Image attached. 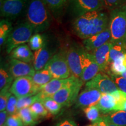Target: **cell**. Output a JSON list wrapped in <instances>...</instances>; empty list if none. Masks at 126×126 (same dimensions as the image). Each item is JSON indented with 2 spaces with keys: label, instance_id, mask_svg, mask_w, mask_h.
<instances>
[{
  "label": "cell",
  "instance_id": "1",
  "mask_svg": "<svg viewBox=\"0 0 126 126\" xmlns=\"http://www.w3.org/2000/svg\"><path fill=\"white\" fill-rule=\"evenodd\" d=\"M109 17L101 10L87 12L79 16L73 23L75 34L82 39H86L107 29Z\"/></svg>",
  "mask_w": 126,
  "mask_h": 126
},
{
  "label": "cell",
  "instance_id": "2",
  "mask_svg": "<svg viewBox=\"0 0 126 126\" xmlns=\"http://www.w3.org/2000/svg\"><path fill=\"white\" fill-rule=\"evenodd\" d=\"M48 9L43 0H30L26 10L27 21L36 33L49 28L51 16Z\"/></svg>",
  "mask_w": 126,
  "mask_h": 126
},
{
  "label": "cell",
  "instance_id": "3",
  "mask_svg": "<svg viewBox=\"0 0 126 126\" xmlns=\"http://www.w3.org/2000/svg\"><path fill=\"white\" fill-rule=\"evenodd\" d=\"M109 28L111 42H126V5L110 11Z\"/></svg>",
  "mask_w": 126,
  "mask_h": 126
},
{
  "label": "cell",
  "instance_id": "4",
  "mask_svg": "<svg viewBox=\"0 0 126 126\" xmlns=\"http://www.w3.org/2000/svg\"><path fill=\"white\" fill-rule=\"evenodd\" d=\"M83 83L80 78L71 75L69 82L51 97L62 106H71L76 102Z\"/></svg>",
  "mask_w": 126,
  "mask_h": 126
},
{
  "label": "cell",
  "instance_id": "5",
  "mask_svg": "<svg viewBox=\"0 0 126 126\" xmlns=\"http://www.w3.org/2000/svg\"><path fill=\"white\" fill-rule=\"evenodd\" d=\"M33 32V28L28 21L18 25L12 30L6 42L7 53L9 54L16 47L29 42Z\"/></svg>",
  "mask_w": 126,
  "mask_h": 126
},
{
  "label": "cell",
  "instance_id": "6",
  "mask_svg": "<svg viewBox=\"0 0 126 126\" xmlns=\"http://www.w3.org/2000/svg\"><path fill=\"white\" fill-rule=\"evenodd\" d=\"M45 68L49 71L53 79H67L71 76L65 52L52 56Z\"/></svg>",
  "mask_w": 126,
  "mask_h": 126
},
{
  "label": "cell",
  "instance_id": "7",
  "mask_svg": "<svg viewBox=\"0 0 126 126\" xmlns=\"http://www.w3.org/2000/svg\"><path fill=\"white\" fill-rule=\"evenodd\" d=\"M9 91L19 99L39 94L40 90L34 84L32 77H23L15 79Z\"/></svg>",
  "mask_w": 126,
  "mask_h": 126
},
{
  "label": "cell",
  "instance_id": "8",
  "mask_svg": "<svg viewBox=\"0 0 126 126\" xmlns=\"http://www.w3.org/2000/svg\"><path fill=\"white\" fill-rule=\"evenodd\" d=\"M86 50L83 47L72 46L65 52L71 75L80 78L83 71V61Z\"/></svg>",
  "mask_w": 126,
  "mask_h": 126
},
{
  "label": "cell",
  "instance_id": "9",
  "mask_svg": "<svg viewBox=\"0 0 126 126\" xmlns=\"http://www.w3.org/2000/svg\"><path fill=\"white\" fill-rule=\"evenodd\" d=\"M85 88L96 89L102 94H111L119 88L110 76L105 72H100L92 79L85 83Z\"/></svg>",
  "mask_w": 126,
  "mask_h": 126
},
{
  "label": "cell",
  "instance_id": "10",
  "mask_svg": "<svg viewBox=\"0 0 126 126\" xmlns=\"http://www.w3.org/2000/svg\"><path fill=\"white\" fill-rule=\"evenodd\" d=\"M70 5L77 17L87 12L100 11L103 7L102 0H71Z\"/></svg>",
  "mask_w": 126,
  "mask_h": 126
},
{
  "label": "cell",
  "instance_id": "11",
  "mask_svg": "<svg viewBox=\"0 0 126 126\" xmlns=\"http://www.w3.org/2000/svg\"><path fill=\"white\" fill-rule=\"evenodd\" d=\"M102 93L96 89L85 88L79 94L75 107L83 109L88 107L97 105L102 96Z\"/></svg>",
  "mask_w": 126,
  "mask_h": 126
},
{
  "label": "cell",
  "instance_id": "12",
  "mask_svg": "<svg viewBox=\"0 0 126 126\" xmlns=\"http://www.w3.org/2000/svg\"><path fill=\"white\" fill-rule=\"evenodd\" d=\"M8 70L15 79L19 77H32L36 72L33 65L12 57L9 61Z\"/></svg>",
  "mask_w": 126,
  "mask_h": 126
},
{
  "label": "cell",
  "instance_id": "13",
  "mask_svg": "<svg viewBox=\"0 0 126 126\" xmlns=\"http://www.w3.org/2000/svg\"><path fill=\"white\" fill-rule=\"evenodd\" d=\"M28 0H4L1 2V16L15 18L20 15L26 6Z\"/></svg>",
  "mask_w": 126,
  "mask_h": 126
},
{
  "label": "cell",
  "instance_id": "14",
  "mask_svg": "<svg viewBox=\"0 0 126 126\" xmlns=\"http://www.w3.org/2000/svg\"><path fill=\"white\" fill-rule=\"evenodd\" d=\"M111 40L109 28L83 41V48L88 52H92Z\"/></svg>",
  "mask_w": 126,
  "mask_h": 126
},
{
  "label": "cell",
  "instance_id": "15",
  "mask_svg": "<svg viewBox=\"0 0 126 126\" xmlns=\"http://www.w3.org/2000/svg\"><path fill=\"white\" fill-rule=\"evenodd\" d=\"M112 44L110 40L91 53L94 57V60L98 64L102 72H109L110 51Z\"/></svg>",
  "mask_w": 126,
  "mask_h": 126
},
{
  "label": "cell",
  "instance_id": "16",
  "mask_svg": "<svg viewBox=\"0 0 126 126\" xmlns=\"http://www.w3.org/2000/svg\"><path fill=\"white\" fill-rule=\"evenodd\" d=\"M70 81V77L67 79H53L41 88L39 93L40 101L45 97H51L65 86Z\"/></svg>",
  "mask_w": 126,
  "mask_h": 126
},
{
  "label": "cell",
  "instance_id": "17",
  "mask_svg": "<svg viewBox=\"0 0 126 126\" xmlns=\"http://www.w3.org/2000/svg\"><path fill=\"white\" fill-rule=\"evenodd\" d=\"M51 52L47 47L46 43L40 49L34 52L33 65L36 71L45 68L51 58Z\"/></svg>",
  "mask_w": 126,
  "mask_h": 126
},
{
  "label": "cell",
  "instance_id": "18",
  "mask_svg": "<svg viewBox=\"0 0 126 126\" xmlns=\"http://www.w3.org/2000/svg\"><path fill=\"white\" fill-rule=\"evenodd\" d=\"M11 57L23 62L29 63L33 61L34 54H33L29 45L23 44L12 50Z\"/></svg>",
  "mask_w": 126,
  "mask_h": 126
},
{
  "label": "cell",
  "instance_id": "19",
  "mask_svg": "<svg viewBox=\"0 0 126 126\" xmlns=\"http://www.w3.org/2000/svg\"><path fill=\"white\" fill-rule=\"evenodd\" d=\"M97 106L101 112L103 113H110L116 110V100L111 94H102Z\"/></svg>",
  "mask_w": 126,
  "mask_h": 126
},
{
  "label": "cell",
  "instance_id": "20",
  "mask_svg": "<svg viewBox=\"0 0 126 126\" xmlns=\"http://www.w3.org/2000/svg\"><path fill=\"white\" fill-rule=\"evenodd\" d=\"M32 78L34 84L40 90L44 85L49 82L53 79L49 71L47 70L46 68L36 71Z\"/></svg>",
  "mask_w": 126,
  "mask_h": 126
},
{
  "label": "cell",
  "instance_id": "21",
  "mask_svg": "<svg viewBox=\"0 0 126 126\" xmlns=\"http://www.w3.org/2000/svg\"><path fill=\"white\" fill-rule=\"evenodd\" d=\"M100 72L102 71L100 67L94 60L89 65L83 69L80 79L83 82H87L92 79Z\"/></svg>",
  "mask_w": 126,
  "mask_h": 126
},
{
  "label": "cell",
  "instance_id": "22",
  "mask_svg": "<svg viewBox=\"0 0 126 126\" xmlns=\"http://www.w3.org/2000/svg\"><path fill=\"white\" fill-rule=\"evenodd\" d=\"M112 43L110 51V64L116 59L124 57L126 54V42L122 41L112 42Z\"/></svg>",
  "mask_w": 126,
  "mask_h": 126
},
{
  "label": "cell",
  "instance_id": "23",
  "mask_svg": "<svg viewBox=\"0 0 126 126\" xmlns=\"http://www.w3.org/2000/svg\"><path fill=\"white\" fill-rule=\"evenodd\" d=\"M17 114L21 119L24 126H34L38 122V120L33 116L29 108L19 110L17 111Z\"/></svg>",
  "mask_w": 126,
  "mask_h": 126
},
{
  "label": "cell",
  "instance_id": "24",
  "mask_svg": "<svg viewBox=\"0 0 126 126\" xmlns=\"http://www.w3.org/2000/svg\"><path fill=\"white\" fill-rule=\"evenodd\" d=\"M109 123L119 126H126V111L119 110L105 116Z\"/></svg>",
  "mask_w": 126,
  "mask_h": 126
},
{
  "label": "cell",
  "instance_id": "25",
  "mask_svg": "<svg viewBox=\"0 0 126 126\" xmlns=\"http://www.w3.org/2000/svg\"><path fill=\"white\" fill-rule=\"evenodd\" d=\"M12 23L6 19H3L0 22V45L5 44L8 37L12 31Z\"/></svg>",
  "mask_w": 126,
  "mask_h": 126
},
{
  "label": "cell",
  "instance_id": "26",
  "mask_svg": "<svg viewBox=\"0 0 126 126\" xmlns=\"http://www.w3.org/2000/svg\"><path fill=\"white\" fill-rule=\"evenodd\" d=\"M40 101L49 113L53 115L57 114L60 111L63 107L51 97H45L42 99Z\"/></svg>",
  "mask_w": 126,
  "mask_h": 126
},
{
  "label": "cell",
  "instance_id": "27",
  "mask_svg": "<svg viewBox=\"0 0 126 126\" xmlns=\"http://www.w3.org/2000/svg\"><path fill=\"white\" fill-rule=\"evenodd\" d=\"M14 78L9 73V70L1 66L0 69V89L10 88L13 83Z\"/></svg>",
  "mask_w": 126,
  "mask_h": 126
},
{
  "label": "cell",
  "instance_id": "28",
  "mask_svg": "<svg viewBox=\"0 0 126 126\" xmlns=\"http://www.w3.org/2000/svg\"><path fill=\"white\" fill-rule=\"evenodd\" d=\"M123 57L119 58L110 63V71L109 72L110 74L120 76L125 71L126 67L124 64Z\"/></svg>",
  "mask_w": 126,
  "mask_h": 126
},
{
  "label": "cell",
  "instance_id": "29",
  "mask_svg": "<svg viewBox=\"0 0 126 126\" xmlns=\"http://www.w3.org/2000/svg\"><path fill=\"white\" fill-rule=\"evenodd\" d=\"M32 113L37 120L42 118H45L48 116L49 112L44 106L41 101H37L29 107Z\"/></svg>",
  "mask_w": 126,
  "mask_h": 126
},
{
  "label": "cell",
  "instance_id": "30",
  "mask_svg": "<svg viewBox=\"0 0 126 126\" xmlns=\"http://www.w3.org/2000/svg\"><path fill=\"white\" fill-rule=\"evenodd\" d=\"M37 101H40V97L38 94L33 96L19 98L17 102V110L18 111L21 109L29 108Z\"/></svg>",
  "mask_w": 126,
  "mask_h": 126
},
{
  "label": "cell",
  "instance_id": "31",
  "mask_svg": "<svg viewBox=\"0 0 126 126\" xmlns=\"http://www.w3.org/2000/svg\"><path fill=\"white\" fill-rule=\"evenodd\" d=\"M83 112L85 114L86 119L93 123L97 122L102 117L100 116V110L97 105L83 109Z\"/></svg>",
  "mask_w": 126,
  "mask_h": 126
},
{
  "label": "cell",
  "instance_id": "32",
  "mask_svg": "<svg viewBox=\"0 0 126 126\" xmlns=\"http://www.w3.org/2000/svg\"><path fill=\"white\" fill-rule=\"evenodd\" d=\"M43 37L39 33H35L31 37L29 41V46L32 50L37 51L40 49L45 45Z\"/></svg>",
  "mask_w": 126,
  "mask_h": 126
},
{
  "label": "cell",
  "instance_id": "33",
  "mask_svg": "<svg viewBox=\"0 0 126 126\" xmlns=\"http://www.w3.org/2000/svg\"><path fill=\"white\" fill-rule=\"evenodd\" d=\"M111 94L116 100V106L115 111L123 110L124 103L126 102V93L119 89Z\"/></svg>",
  "mask_w": 126,
  "mask_h": 126
},
{
  "label": "cell",
  "instance_id": "34",
  "mask_svg": "<svg viewBox=\"0 0 126 126\" xmlns=\"http://www.w3.org/2000/svg\"><path fill=\"white\" fill-rule=\"evenodd\" d=\"M103 7L110 11L126 5V0H102Z\"/></svg>",
  "mask_w": 126,
  "mask_h": 126
},
{
  "label": "cell",
  "instance_id": "35",
  "mask_svg": "<svg viewBox=\"0 0 126 126\" xmlns=\"http://www.w3.org/2000/svg\"><path fill=\"white\" fill-rule=\"evenodd\" d=\"M10 88H5L1 90L0 92V111H3L6 110L8 102L11 96V92L9 91Z\"/></svg>",
  "mask_w": 126,
  "mask_h": 126
},
{
  "label": "cell",
  "instance_id": "36",
  "mask_svg": "<svg viewBox=\"0 0 126 126\" xmlns=\"http://www.w3.org/2000/svg\"><path fill=\"white\" fill-rule=\"evenodd\" d=\"M47 7L53 11H59L64 7L67 0H43Z\"/></svg>",
  "mask_w": 126,
  "mask_h": 126
},
{
  "label": "cell",
  "instance_id": "37",
  "mask_svg": "<svg viewBox=\"0 0 126 126\" xmlns=\"http://www.w3.org/2000/svg\"><path fill=\"white\" fill-rule=\"evenodd\" d=\"M17 102H18V98L12 94L9 97L8 102L7 109H6V110L8 111L9 115L16 114L17 113V111H18Z\"/></svg>",
  "mask_w": 126,
  "mask_h": 126
},
{
  "label": "cell",
  "instance_id": "38",
  "mask_svg": "<svg viewBox=\"0 0 126 126\" xmlns=\"http://www.w3.org/2000/svg\"><path fill=\"white\" fill-rule=\"evenodd\" d=\"M110 75V78L116 83L119 90L123 91V92L126 93V79L123 77L117 76L112 74Z\"/></svg>",
  "mask_w": 126,
  "mask_h": 126
},
{
  "label": "cell",
  "instance_id": "39",
  "mask_svg": "<svg viewBox=\"0 0 126 126\" xmlns=\"http://www.w3.org/2000/svg\"><path fill=\"white\" fill-rule=\"evenodd\" d=\"M6 126H24V125L16 113L9 115L8 117Z\"/></svg>",
  "mask_w": 126,
  "mask_h": 126
},
{
  "label": "cell",
  "instance_id": "40",
  "mask_svg": "<svg viewBox=\"0 0 126 126\" xmlns=\"http://www.w3.org/2000/svg\"><path fill=\"white\" fill-rule=\"evenodd\" d=\"M55 126H78L74 121L71 119H64L57 123Z\"/></svg>",
  "mask_w": 126,
  "mask_h": 126
},
{
  "label": "cell",
  "instance_id": "41",
  "mask_svg": "<svg viewBox=\"0 0 126 126\" xmlns=\"http://www.w3.org/2000/svg\"><path fill=\"white\" fill-rule=\"evenodd\" d=\"M9 116L7 110L0 112V126H6V123Z\"/></svg>",
  "mask_w": 126,
  "mask_h": 126
},
{
  "label": "cell",
  "instance_id": "42",
  "mask_svg": "<svg viewBox=\"0 0 126 126\" xmlns=\"http://www.w3.org/2000/svg\"><path fill=\"white\" fill-rule=\"evenodd\" d=\"M94 126H108V122L106 117H102L98 121L94 123Z\"/></svg>",
  "mask_w": 126,
  "mask_h": 126
},
{
  "label": "cell",
  "instance_id": "43",
  "mask_svg": "<svg viewBox=\"0 0 126 126\" xmlns=\"http://www.w3.org/2000/svg\"><path fill=\"white\" fill-rule=\"evenodd\" d=\"M123 61H124V65L126 67V54H125V55L123 57Z\"/></svg>",
  "mask_w": 126,
  "mask_h": 126
},
{
  "label": "cell",
  "instance_id": "44",
  "mask_svg": "<svg viewBox=\"0 0 126 126\" xmlns=\"http://www.w3.org/2000/svg\"><path fill=\"white\" fill-rule=\"evenodd\" d=\"M122 77H123L124 78H125L126 79V70L125 71H124L123 73L122 74Z\"/></svg>",
  "mask_w": 126,
  "mask_h": 126
},
{
  "label": "cell",
  "instance_id": "45",
  "mask_svg": "<svg viewBox=\"0 0 126 126\" xmlns=\"http://www.w3.org/2000/svg\"><path fill=\"white\" fill-rule=\"evenodd\" d=\"M108 126H117V125H116V124L110 123L108 122Z\"/></svg>",
  "mask_w": 126,
  "mask_h": 126
},
{
  "label": "cell",
  "instance_id": "46",
  "mask_svg": "<svg viewBox=\"0 0 126 126\" xmlns=\"http://www.w3.org/2000/svg\"><path fill=\"white\" fill-rule=\"evenodd\" d=\"M123 110L124 111H126V102L125 103H124V108H123Z\"/></svg>",
  "mask_w": 126,
  "mask_h": 126
},
{
  "label": "cell",
  "instance_id": "47",
  "mask_svg": "<svg viewBox=\"0 0 126 126\" xmlns=\"http://www.w3.org/2000/svg\"><path fill=\"white\" fill-rule=\"evenodd\" d=\"M86 126H94V123H93V124H89V125Z\"/></svg>",
  "mask_w": 126,
  "mask_h": 126
}]
</instances>
